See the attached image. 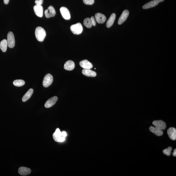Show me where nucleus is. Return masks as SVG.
Wrapping results in <instances>:
<instances>
[{
  "label": "nucleus",
  "mask_w": 176,
  "mask_h": 176,
  "mask_svg": "<svg viewBox=\"0 0 176 176\" xmlns=\"http://www.w3.org/2000/svg\"><path fill=\"white\" fill-rule=\"evenodd\" d=\"M172 150V148L171 147H169L166 149L163 150V152L165 155L168 156H169L171 154V151Z\"/></svg>",
  "instance_id": "25"
},
{
  "label": "nucleus",
  "mask_w": 176,
  "mask_h": 176,
  "mask_svg": "<svg viewBox=\"0 0 176 176\" xmlns=\"http://www.w3.org/2000/svg\"><path fill=\"white\" fill-rule=\"evenodd\" d=\"M75 64L74 61L68 60L66 62L64 66V68L67 71H72L75 68Z\"/></svg>",
  "instance_id": "18"
},
{
  "label": "nucleus",
  "mask_w": 176,
  "mask_h": 176,
  "mask_svg": "<svg viewBox=\"0 0 176 176\" xmlns=\"http://www.w3.org/2000/svg\"><path fill=\"white\" fill-rule=\"evenodd\" d=\"M70 29L73 33L76 35L81 34L83 30L82 25L81 23H80L72 25Z\"/></svg>",
  "instance_id": "3"
},
{
  "label": "nucleus",
  "mask_w": 176,
  "mask_h": 176,
  "mask_svg": "<svg viewBox=\"0 0 176 176\" xmlns=\"http://www.w3.org/2000/svg\"><path fill=\"white\" fill-rule=\"evenodd\" d=\"M90 19L92 25H93V26H95L96 25V23L94 17L93 16H92L91 18Z\"/></svg>",
  "instance_id": "27"
},
{
  "label": "nucleus",
  "mask_w": 176,
  "mask_h": 176,
  "mask_svg": "<svg viewBox=\"0 0 176 176\" xmlns=\"http://www.w3.org/2000/svg\"><path fill=\"white\" fill-rule=\"evenodd\" d=\"M172 155L174 157L176 156V149H174V151L173 152V153H172Z\"/></svg>",
  "instance_id": "29"
},
{
  "label": "nucleus",
  "mask_w": 176,
  "mask_h": 176,
  "mask_svg": "<svg viewBox=\"0 0 176 176\" xmlns=\"http://www.w3.org/2000/svg\"><path fill=\"white\" fill-rule=\"evenodd\" d=\"M167 134L170 138L173 140L176 139V129L175 128L171 127L168 129Z\"/></svg>",
  "instance_id": "14"
},
{
  "label": "nucleus",
  "mask_w": 176,
  "mask_h": 176,
  "mask_svg": "<svg viewBox=\"0 0 176 176\" xmlns=\"http://www.w3.org/2000/svg\"><path fill=\"white\" fill-rule=\"evenodd\" d=\"M95 17L96 21L99 24H103L105 22L106 20V16L104 14L100 13L96 14Z\"/></svg>",
  "instance_id": "13"
},
{
  "label": "nucleus",
  "mask_w": 176,
  "mask_h": 176,
  "mask_svg": "<svg viewBox=\"0 0 176 176\" xmlns=\"http://www.w3.org/2000/svg\"><path fill=\"white\" fill-rule=\"evenodd\" d=\"M164 0H153L145 4L143 7V8L146 9L154 7L156 6L159 3L163 2Z\"/></svg>",
  "instance_id": "8"
},
{
  "label": "nucleus",
  "mask_w": 176,
  "mask_h": 176,
  "mask_svg": "<svg viewBox=\"0 0 176 176\" xmlns=\"http://www.w3.org/2000/svg\"><path fill=\"white\" fill-rule=\"evenodd\" d=\"M81 67L84 69H91L93 67V65L91 63L87 60H84L80 62Z\"/></svg>",
  "instance_id": "16"
},
{
  "label": "nucleus",
  "mask_w": 176,
  "mask_h": 176,
  "mask_svg": "<svg viewBox=\"0 0 176 176\" xmlns=\"http://www.w3.org/2000/svg\"><path fill=\"white\" fill-rule=\"evenodd\" d=\"M58 98L56 96H54L50 98L46 102L45 104V107L46 108H49L52 107L56 103Z\"/></svg>",
  "instance_id": "12"
},
{
  "label": "nucleus",
  "mask_w": 176,
  "mask_h": 176,
  "mask_svg": "<svg viewBox=\"0 0 176 176\" xmlns=\"http://www.w3.org/2000/svg\"><path fill=\"white\" fill-rule=\"evenodd\" d=\"M8 46L7 40L6 39L3 40L0 43V48L4 52H6Z\"/></svg>",
  "instance_id": "22"
},
{
  "label": "nucleus",
  "mask_w": 176,
  "mask_h": 176,
  "mask_svg": "<svg viewBox=\"0 0 176 176\" xmlns=\"http://www.w3.org/2000/svg\"><path fill=\"white\" fill-rule=\"evenodd\" d=\"M34 10L37 16L40 17H43V8L42 5H37L34 6Z\"/></svg>",
  "instance_id": "11"
},
{
  "label": "nucleus",
  "mask_w": 176,
  "mask_h": 176,
  "mask_svg": "<svg viewBox=\"0 0 176 176\" xmlns=\"http://www.w3.org/2000/svg\"><path fill=\"white\" fill-rule=\"evenodd\" d=\"M53 138L56 142H63L65 141V137L63 135L59 129L57 128L53 134Z\"/></svg>",
  "instance_id": "2"
},
{
  "label": "nucleus",
  "mask_w": 176,
  "mask_h": 176,
  "mask_svg": "<svg viewBox=\"0 0 176 176\" xmlns=\"http://www.w3.org/2000/svg\"><path fill=\"white\" fill-rule=\"evenodd\" d=\"M10 0H3L4 4H7L9 2Z\"/></svg>",
  "instance_id": "30"
},
{
  "label": "nucleus",
  "mask_w": 176,
  "mask_h": 176,
  "mask_svg": "<svg viewBox=\"0 0 176 176\" xmlns=\"http://www.w3.org/2000/svg\"><path fill=\"white\" fill-rule=\"evenodd\" d=\"M18 172L20 175L22 176L28 175L31 173L30 169L24 167H20L18 169Z\"/></svg>",
  "instance_id": "15"
},
{
  "label": "nucleus",
  "mask_w": 176,
  "mask_h": 176,
  "mask_svg": "<svg viewBox=\"0 0 176 176\" xmlns=\"http://www.w3.org/2000/svg\"><path fill=\"white\" fill-rule=\"evenodd\" d=\"M129 14V12L128 10H125L124 11L118 19V24L121 25L125 21L128 17Z\"/></svg>",
  "instance_id": "10"
},
{
  "label": "nucleus",
  "mask_w": 176,
  "mask_h": 176,
  "mask_svg": "<svg viewBox=\"0 0 176 176\" xmlns=\"http://www.w3.org/2000/svg\"><path fill=\"white\" fill-rule=\"evenodd\" d=\"M82 73L84 76L89 77H95L97 75L96 72L90 69H84L82 70Z\"/></svg>",
  "instance_id": "17"
},
{
  "label": "nucleus",
  "mask_w": 176,
  "mask_h": 176,
  "mask_svg": "<svg viewBox=\"0 0 176 176\" xmlns=\"http://www.w3.org/2000/svg\"><path fill=\"white\" fill-rule=\"evenodd\" d=\"M43 0H36L35 3L37 5H42L43 4Z\"/></svg>",
  "instance_id": "28"
},
{
  "label": "nucleus",
  "mask_w": 176,
  "mask_h": 176,
  "mask_svg": "<svg viewBox=\"0 0 176 176\" xmlns=\"http://www.w3.org/2000/svg\"><path fill=\"white\" fill-rule=\"evenodd\" d=\"M84 3L87 5H92L94 3V0H83Z\"/></svg>",
  "instance_id": "26"
},
{
  "label": "nucleus",
  "mask_w": 176,
  "mask_h": 176,
  "mask_svg": "<svg viewBox=\"0 0 176 176\" xmlns=\"http://www.w3.org/2000/svg\"><path fill=\"white\" fill-rule=\"evenodd\" d=\"M84 24L85 26L88 28H91L92 25L91 20L89 18H87L84 20Z\"/></svg>",
  "instance_id": "24"
},
{
  "label": "nucleus",
  "mask_w": 176,
  "mask_h": 176,
  "mask_svg": "<svg viewBox=\"0 0 176 176\" xmlns=\"http://www.w3.org/2000/svg\"><path fill=\"white\" fill-rule=\"evenodd\" d=\"M33 92V90L32 88L29 89L27 92L23 96L22 99L23 102H25L28 100L30 98Z\"/></svg>",
  "instance_id": "21"
},
{
  "label": "nucleus",
  "mask_w": 176,
  "mask_h": 176,
  "mask_svg": "<svg viewBox=\"0 0 176 176\" xmlns=\"http://www.w3.org/2000/svg\"><path fill=\"white\" fill-rule=\"evenodd\" d=\"M7 42L8 47L13 48L15 45V39L14 34L12 32H9L7 34Z\"/></svg>",
  "instance_id": "5"
},
{
  "label": "nucleus",
  "mask_w": 176,
  "mask_h": 176,
  "mask_svg": "<svg viewBox=\"0 0 176 176\" xmlns=\"http://www.w3.org/2000/svg\"><path fill=\"white\" fill-rule=\"evenodd\" d=\"M60 10L62 16L64 19L66 20L70 19V12L67 8L64 7H62L61 8Z\"/></svg>",
  "instance_id": "7"
},
{
  "label": "nucleus",
  "mask_w": 176,
  "mask_h": 176,
  "mask_svg": "<svg viewBox=\"0 0 176 176\" xmlns=\"http://www.w3.org/2000/svg\"><path fill=\"white\" fill-rule=\"evenodd\" d=\"M45 16L47 18L54 17L56 14V12L54 7L52 6L49 7L45 11Z\"/></svg>",
  "instance_id": "6"
},
{
  "label": "nucleus",
  "mask_w": 176,
  "mask_h": 176,
  "mask_svg": "<svg viewBox=\"0 0 176 176\" xmlns=\"http://www.w3.org/2000/svg\"><path fill=\"white\" fill-rule=\"evenodd\" d=\"M35 35L37 40L42 42L44 41L46 36V31L44 28L41 27H38L35 29Z\"/></svg>",
  "instance_id": "1"
},
{
  "label": "nucleus",
  "mask_w": 176,
  "mask_h": 176,
  "mask_svg": "<svg viewBox=\"0 0 176 176\" xmlns=\"http://www.w3.org/2000/svg\"><path fill=\"white\" fill-rule=\"evenodd\" d=\"M14 86L17 87H20L25 85V82L22 80H16L13 82Z\"/></svg>",
  "instance_id": "23"
},
{
  "label": "nucleus",
  "mask_w": 176,
  "mask_h": 176,
  "mask_svg": "<svg viewBox=\"0 0 176 176\" xmlns=\"http://www.w3.org/2000/svg\"><path fill=\"white\" fill-rule=\"evenodd\" d=\"M116 15L115 13H113L111 15L106 23V26L108 28H110L112 26L116 19Z\"/></svg>",
  "instance_id": "20"
},
{
  "label": "nucleus",
  "mask_w": 176,
  "mask_h": 176,
  "mask_svg": "<svg viewBox=\"0 0 176 176\" xmlns=\"http://www.w3.org/2000/svg\"><path fill=\"white\" fill-rule=\"evenodd\" d=\"M153 124L155 127L162 130H164L166 128V125L165 123L162 120H155L153 122Z\"/></svg>",
  "instance_id": "9"
},
{
  "label": "nucleus",
  "mask_w": 176,
  "mask_h": 176,
  "mask_svg": "<svg viewBox=\"0 0 176 176\" xmlns=\"http://www.w3.org/2000/svg\"><path fill=\"white\" fill-rule=\"evenodd\" d=\"M53 81V76L50 74H47L43 80V84L44 87H47L50 86Z\"/></svg>",
  "instance_id": "4"
},
{
  "label": "nucleus",
  "mask_w": 176,
  "mask_h": 176,
  "mask_svg": "<svg viewBox=\"0 0 176 176\" xmlns=\"http://www.w3.org/2000/svg\"><path fill=\"white\" fill-rule=\"evenodd\" d=\"M150 131L153 133L155 134L158 136H162L163 134V132L162 130L157 127H154L151 126L149 128Z\"/></svg>",
  "instance_id": "19"
}]
</instances>
